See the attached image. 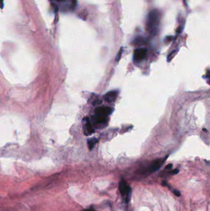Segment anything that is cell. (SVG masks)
Returning a JSON list of instances; mask_svg holds the SVG:
<instances>
[{
    "label": "cell",
    "mask_w": 210,
    "mask_h": 211,
    "mask_svg": "<svg viewBox=\"0 0 210 211\" xmlns=\"http://www.w3.org/2000/svg\"><path fill=\"white\" fill-rule=\"evenodd\" d=\"M119 191L125 203H128L130 202V198H131L132 189L130 187V186L127 183V182H126L124 178H122L121 181L120 182Z\"/></svg>",
    "instance_id": "7a4b0ae2"
},
{
    "label": "cell",
    "mask_w": 210,
    "mask_h": 211,
    "mask_svg": "<svg viewBox=\"0 0 210 211\" xmlns=\"http://www.w3.org/2000/svg\"><path fill=\"white\" fill-rule=\"evenodd\" d=\"M83 121L85 122L83 125V132L86 136L92 135L94 133V129L92 127V124L88 117H86L83 119Z\"/></svg>",
    "instance_id": "5b68a950"
},
{
    "label": "cell",
    "mask_w": 210,
    "mask_h": 211,
    "mask_svg": "<svg viewBox=\"0 0 210 211\" xmlns=\"http://www.w3.org/2000/svg\"><path fill=\"white\" fill-rule=\"evenodd\" d=\"M102 103V101L100 99H96V100L94 101L92 103V105L93 106H99Z\"/></svg>",
    "instance_id": "8fae6325"
},
{
    "label": "cell",
    "mask_w": 210,
    "mask_h": 211,
    "mask_svg": "<svg viewBox=\"0 0 210 211\" xmlns=\"http://www.w3.org/2000/svg\"><path fill=\"white\" fill-rule=\"evenodd\" d=\"M172 166H173V165L172 164H168V165H166L165 167L166 169H171Z\"/></svg>",
    "instance_id": "9a60e30c"
},
{
    "label": "cell",
    "mask_w": 210,
    "mask_h": 211,
    "mask_svg": "<svg viewBox=\"0 0 210 211\" xmlns=\"http://www.w3.org/2000/svg\"><path fill=\"white\" fill-rule=\"evenodd\" d=\"M178 172H179L178 169H176V170H173V171L170 172H169V174H171V175H175V174H177Z\"/></svg>",
    "instance_id": "5bb4252c"
},
{
    "label": "cell",
    "mask_w": 210,
    "mask_h": 211,
    "mask_svg": "<svg viewBox=\"0 0 210 211\" xmlns=\"http://www.w3.org/2000/svg\"><path fill=\"white\" fill-rule=\"evenodd\" d=\"M98 139H96L95 138L88 139V148L89 149V150H92L93 149V148L96 145V143H98Z\"/></svg>",
    "instance_id": "9c48e42d"
},
{
    "label": "cell",
    "mask_w": 210,
    "mask_h": 211,
    "mask_svg": "<svg viewBox=\"0 0 210 211\" xmlns=\"http://www.w3.org/2000/svg\"><path fill=\"white\" fill-rule=\"evenodd\" d=\"M95 211V210L94 209L90 208V209H88L83 210V211Z\"/></svg>",
    "instance_id": "2e32d148"
},
{
    "label": "cell",
    "mask_w": 210,
    "mask_h": 211,
    "mask_svg": "<svg viewBox=\"0 0 210 211\" xmlns=\"http://www.w3.org/2000/svg\"><path fill=\"white\" fill-rule=\"evenodd\" d=\"M118 94V92L117 91H110L104 96V99L106 102L111 103L117 99Z\"/></svg>",
    "instance_id": "ba28073f"
},
{
    "label": "cell",
    "mask_w": 210,
    "mask_h": 211,
    "mask_svg": "<svg viewBox=\"0 0 210 211\" xmlns=\"http://www.w3.org/2000/svg\"><path fill=\"white\" fill-rule=\"evenodd\" d=\"M165 159L166 158L163 159H158L155 160L150 164V166L149 167V168L147 169V171L149 172H154L157 171L161 167L163 164L164 163Z\"/></svg>",
    "instance_id": "52a82bcc"
},
{
    "label": "cell",
    "mask_w": 210,
    "mask_h": 211,
    "mask_svg": "<svg viewBox=\"0 0 210 211\" xmlns=\"http://www.w3.org/2000/svg\"><path fill=\"white\" fill-rule=\"evenodd\" d=\"M122 52H123V48H121L120 50L119 51V52H118V54L117 55V57H116V61H118L121 58V56H122Z\"/></svg>",
    "instance_id": "30bf717a"
},
{
    "label": "cell",
    "mask_w": 210,
    "mask_h": 211,
    "mask_svg": "<svg viewBox=\"0 0 210 211\" xmlns=\"http://www.w3.org/2000/svg\"><path fill=\"white\" fill-rule=\"evenodd\" d=\"M94 125L97 129H102L106 126L108 123V117L97 116L95 114L92 117Z\"/></svg>",
    "instance_id": "3957f363"
},
{
    "label": "cell",
    "mask_w": 210,
    "mask_h": 211,
    "mask_svg": "<svg viewBox=\"0 0 210 211\" xmlns=\"http://www.w3.org/2000/svg\"><path fill=\"white\" fill-rule=\"evenodd\" d=\"M173 193H174V195L177 196V197H179L180 196H181V193H180V191L178 190H177V189H173Z\"/></svg>",
    "instance_id": "7c38bea8"
},
{
    "label": "cell",
    "mask_w": 210,
    "mask_h": 211,
    "mask_svg": "<svg viewBox=\"0 0 210 211\" xmlns=\"http://www.w3.org/2000/svg\"><path fill=\"white\" fill-rule=\"evenodd\" d=\"M146 48H137L135 49L133 54V61L135 63H139L142 61L147 56Z\"/></svg>",
    "instance_id": "277c9868"
},
{
    "label": "cell",
    "mask_w": 210,
    "mask_h": 211,
    "mask_svg": "<svg viewBox=\"0 0 210 211\" xmlns=\"http://www.w3.org/2000/svg\"><path fill=\"white\" fill-rule=\"evenodd\" d=\"M112 112V109L107 106H101L95 109V114L97 116L108 117Z\"/></svg>",
    "instance_id": "8992f818"
},
{
    "label": "cell",
    "mask_w": 210,
    "mask_h": 211,
    "mask_svg": "<svg viewBox=\"0 0 210 211\" xmlns=\"http://www.w3.org/2000/svg\"><path fill=\"white\" fill-rule=\"evenodd\" d=\"M160 22V13L156 9H153L149 12L147 21V27L150 33L156 34Z\"/></svg>",
    "instance_id": "6da1fadb"
},
{
    "label": "cell",
    "mask_w": 210,
    "mask_h": 211,
    "mask_svg": "<svg viewBox=\"0 0 210 211\" xmlns=\"http://www.w3.org/2000/svg\"><path fill=\"white\" fill-rule=\"evenodd\" d=\"M206 77L207 79L209 84H210V70H208L206 74Z\"/></svg>",
    "instance_id": "4fadbf2b"
}]
</instances>
